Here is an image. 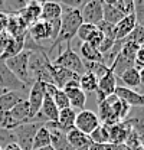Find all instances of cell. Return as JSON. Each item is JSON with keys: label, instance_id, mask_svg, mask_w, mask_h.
Masks as SVG:
<instances>
[{"label": "cell", "instance_id": "obj_19", "mask_svg": "<svg viewBox=\"0 0 144 150\" xmlns=\"http://www.w3.org/2000/svg\"><path fill=\"white\" fill-rule=\"evenodd\" d=\"M102 12H104V22L109 25H117L121 19L124 18L123 13L114 6V0H104L102 1Z\"/></svg>", "mask_w": 144, "mask_h": 150}, {"label": "cell", "instance_id": "obj_36", "mask_svg": "<svg viewBox=\"0 0 144 150\" xmlns=\"http://www.w3.org/2000/svg\"><path fill=\"white\" fill-rule=\"evenodd\" d=\"M107 150H128L126 144H112V143H109L107 144Z\"/></svg>", "mask_w": 144, "mask_h": 150}, {"label": "cell", "instance_id": "obj_37", "mask_svg": "<svg viewBox=\"0 0 144 150\" xmlns=\"http://www.w3.org/2000/svg\"><path fill=\"white\" fill-rule=\"evenodd\" d=\"M90 150H107V144H97V143H92Z\"/></svg>", "mask_w": 144, "mask_h": 150}, {"label": "cell", "instance_id": "obj_42", "mask_svg": "<svg viewBox=\"0 0 144 150\" xmlns=\"http://www.w3.org/2000/svg\"><path fill=\"white\" fill-rule=\"evenodd\" d=\"M128 150H144V146L143 147H138V149H128Z\"/></svg>", "mask_w": 144, "mask_h": 150}, {"label": "cell", "instance_id": "obj_12", "mask_svg": "<svg viewBox=\"0 0 144 150\" xmlns=\"http://www.w3.org/2000/svg\"><path fill=\"white\" fill-rule=\"evenodd\" d=\"M40 13H42V3L33 0V1H28L26 6L19 12L18 15L30 26L32 23L40 20Z\"/></svg>", "mask_w": 144, "mask_h": 150}, {"label": "cell", "instance_id": "obj_11", "mask_svg": "<svg viewBox=\"0 0 144 150\" xmlns=\"http://www.w3.org/2000/svg\"><path fill=\"white\" fill-rule=\"evenodd\" d=\"M29 93L22 91H6L0 95V111H10L13 107H16L19 103L28 100Z\"/></svg>", "mask_w": 144, "mask_h": 150}, {"label": "cell", "instance_id": "obj_30", "mask_svg": "<svg viewBox=\"0 0 144 150\" xmlns=\"http://www.w3.org/2000/svg\"><path fill=\"white\" fill-rule=\"evenodd\" d=\"M12 143H16L13 131L0 129V147L4 149L6 146H9V144H12Z\"/></svg>", "mask_w": 144, "mask_h": 150}, {"label": "cell", "instance_id": "obj_23", "mask_svg": "<svg viewBox=\"0 0 144 150\" xmlns=\"http://www.w3.org/2000/svg\"><path fill=\"white\" fill-rule=\"evenodd\" d=\"M79 87L85 94H95L98 90V79L90 72H85L79 76Z\"/></svg>", "mask_w": 144, "mask_h": 150}, {"label": "cell", "instance_id": "obj_2", "mask_svg": "<svg viewBox=\"0 0 144 150\" xmlns=\"http://www.w3.org/2000/svg\"><path fill=\"white\" fill-rule=\"evenodd\" d=\"M6 67L12 71V74L19 78L28 88L32 87L33 81L29 74V51H22L20 54L12 56L4 61Z\"/></svg>", "mask_w": 144, "mask_h": 150}, {"label": "cell", "instance_id": "obj_4", "mask_svg": "<svg viewBox=\"0 0 144 150\" xmlns=\"http://www.w3.org/2000/svg\"><path fill=\"white\" fill-rule=\"evenodd\" d=\"M101 126V120L98 117V114L92 110H82V111L76 112V118H75V129L79 130L81 133L90 136L92 131H95Z\"/></svg>", "mask_w": 144, "mask_h": 150}, {"label": "cell", "instance_id": "obj_43", "mask_svg": "<svg viewBox=\"0 0 144 150\" xmlns=\"http://www.w3.org/2000/svg\"><path fill=\"white\" fill-rule=\"evenodd\" d=\"M3 93H6V91H3V90H0V95H1V94Z\"/></svg>", "mask_w": 144, "mask_h": 150}, {"label": "cell", "instance_id": "obj_24", "mask_svg": "<svg viewBox=\"0 0 144 150\" xmlns=\"http://www.w3.org/2000/svg\"><path fill=\"white\" fill-rule=\"evenodd\" d=\"M84 62V68H85V72H90L97 79H101L104 75L109 71L107 65L104 64H100V62H87V61H82Z\"/></svg>", "mask_w": 144, "mask_h": 150}, {"label": "cell", "instance_id": "obj_40", "mask_svg": "<svg viewBox=\"0 0 144 150\" xmlns=\"http://www.w3.org/2000/svg\"><path fill=\"white\" fill-rule=\"evenodd\" d=\"M138 74H140V85H144V68L138 69Z\"/></svg>", "mask_w": 144, "mask_h": 150}, {"label": "cell", "instance_id": "obj_22", "mask_svg": "<svg viewBox=\"0 0 144 150\" xmlns=\"http://www.w3.org/2000/svg\"><path fill=\"white\" fill-rule=\"evenodd\" d=\"M46 146H51V134L49 130L43 126L39 127V130L36 131L35 137H33V144H32V150L40 149V147H46Z\"/></svg>", "mask_w": 144, "mask_h": 150}, {"label": "cell", "instance_id": "obj_38", "mask_svg": "<svg viewBox=\"0 0 144 150\" xmlns=\"http://www.w3.org/2000/svg\"><path fill=\"white\" fill-rule=\"evenodd\" d=\"M56 150H75V149H73V147H71V144H69V143L66 142V143H64V144H62L61 147H58Z\"/></svg>", "mask_w": 144, "mask_h": 150}, {"label": "cell", "instance_id": "obj_15", "mask_svg": "<svg viewBox=\"0 0 144 150\" xmlns=\"http://www.w3.org/2000/svg\"><path fill=\"white\" fill-rule=\"evenodd\" d=\"M68 100H69V105L75 111H82L85 110L87 105V94L84 93L81 88H69V90H64Z\"/></svg>", "mask_w": 144, "mask_h": 150}, {"label": "cell", "instance_id": "obj_7", "mask_svg": "<svg viewBox=\"0 0 144 150\" xmlns=\"http://www.w3.org/2000/svg\"><path fill=\"white\" fill-rule=\"evenodd\" d=\"M81 18L84 23L90 25H98L104 19V12H102V1L101 0H90L85 7L81 10Z\"/></svg>", "mask_w": 144, "mask_h": 150}, {"label": "cell", "instance_id": "obj_14", "mask_svg": "<svg viewBox=\"0 0 144 150\" xmlns=\"http://www.w3.org/2000/svg\"><path fill=\"white\" fill-rule=\"evenodd\" d=\"M9 112H10L12 118L18 123L19 126H20V124H26V123H32V121H33V118H32V115H30V107H29L28 100L19 103L18 105L13 107Z\"/></svg>", "mask_w": 144, "mask_h": 150}, {"label": "cell", "instance_id": "obj_25", "mask_svg": "<svg viewBox=\"0 0 144 150\" xmlns=\"http://www.w3.org/2000/svg\"><path fill=\"white\" fill-rule=\"evenodd\" d=\"M90 139L92 143L97 144H109V131L105 124H101L95 131L90 134Z\"/></svg>", "mask_w": 144, "mask_h": 150}, {"label": "cell", "instance_id": "obj_39", "mask_svg": "<svg viewBox=\"0 0 144 150\" xmlns=\"http://www.w3.org/2000/svg\"><path fill=\"white\" fill-rule=\"evenodd\" d=\"M3 150H22L20 147H19L16 143H12V144H9V146H6Z\"/></svg>", "mask_w": 144, "mask_h": 150}, {"label": "cell", "instance_id": "obj_44", "mask_svg": "<svg viewBox=\"0 0 144 150\" xmlns=\"http://www.w3.org/2000/svg\"><path fill=\"white\" fill-rule=\"evenodd\" d=\"M0 150H3V149H1V147H0Z\"/></svg>", "mask_w": 144, "mask_h": 150}, {"label": "cell", "instance_id": "obj_13", "mask_svg": "<svg viewBox=\"0 0 144 150\" xmlns=\"http://www.w3.org/2000/svg\"><path fill=\"white\" fill-rule=\"evenodd\" d=\"M66 140L71 144V147H73L75 150H90L91 144H92L90 136L81 133L76 129H73L72 131H69L66 134Z\"/></svg>", "mask_w": 144, "mask_h": 150}, {"label": "cell", "instance_id": "obj_18", "mask_svg": "<svg viewBox=\"0 0 144 150\" xmlns=\"http://www.w3.org/2000/svg\"><path fill=\"white\" fill-rule=\"evenodd\" d=\"M62 16V7L59 1H45L42 3V13H40V20L43 22H52L58 20Z\"/></svg>", "mask_w": 144, "mask_h": 150}, {"label": "cell", "instance_id": "obj_34", "mask_svg": "<svg viewBox=\"0 0 144 150\" xmlns=\"http://www.w3.org/2000/svg\"><path fill=\"white\" fill-rule=\"evenodd\" d=\"M7 23H9V15L0 12V32H6Z\"/></svg>", "mask_w": 144, "mask_h": 150}, {"label": "cell", "instance_id": "obj_32", "mask_svg": "<svg viewBox=\"0 0 144 150\" xmlns=\"http://www.w3.org/2000/svg\"><path fill=\"white\" fill-rule=\"evenodd\" d=\"M88 1H90V0H64V1H61V3L65 4L66 7H69V9H75V10H79V12H81Z\"/></svg>", "mask_w": 144, "mask_h": 150}, {"label": "cell", "instance_id": "obj_10", "mask_svg": "<svg viewBox=\"0 0 144 150\" xmlns=\"http://www.w3.org/2000/svg\"><path fill=\"white\" fill-rule=\"evenodd\" d=\"M108 131H109V143H112V144H124L128 134L133 131V127H131V124L128 121H120V123H117L114 126H109Z\"/></svg>", "mask_w": 144, "mask_h": 150}, {"label": "cell", "instance_id": "obj_5", "mask_svg": "<svg viewBox=\"0 0 144 150\" xmlns=\"http://www.w3.org/2000/svg\"><path fill=\"white\" fill-rule=\"evenodd\" d=\"M0 90L3 91H22L29 93V88L12 74L4 62H0Z\"/></svg>", "mask_w": 144, "mask_h": 150}, {"label": "cell", "instance_id": "obj_17", "mask_svg": "<svg viewBox=\"0 0 144 150\" xmlns=\"http://www.w3.org/2000/svg\"><path fill=\"white\" fill-rule=\"evenodd\" d=\"M136 26H137V20H136L134 15L123 18L115 25V38H117V40H124L134 30Z\"/></svg>", "mask_w": 144, "mask_h": 150}, {"label": "cell", "instance_id": "obj_3", "mask_svg": "<svg viewBox=\"0 0 144 150\" xmlns=\"http://www.w3.org/2000/svg\"><path fill=\"white\" fill-rule=\"evenodd\" d=\"M43 126V123L39 121H32V123H26V124H20L16 129H13L15 134V140L16 144L22 150H32L33 144V137H35L36 131L39 130V127Z\"/></svg>", "mask_w": 144, "mask_h": 150}, {"label": "cell", "instance_id": "obj_29", "mask_svg": "<svg viewBox=\"0 0 144 150\" xmlns=\"http://www.w3.org/2000/svg\"><path fill=\"white\" fill-rule=\"evenodd\" d=\"M97 28L101 30V33L104 35V38H109V39H115L117 40V38H115V26L114 25H109L107 22H100L98 25H97Z\"/></svg>", "mask_w": 144, "mask_h": 150}, {"label": "cell", "instance_id": "obj_1", "mask_svg": "<svg viewBox=\"0 0 144 150\" xmlns=\"http://www.w3.org/2000/svg\"><path fill=\"white\" fill-rule=\"evenodd\" d=\"M51 62L55 67L72 71L73 74L79 75V76L85 74V68H84V62H82L81 56L78 55V52H75L71 46H66L62 52H59L55 58H52Z\"/></svg>", "mask_w": 144, "mask_h": 150}, {"label": "cell", "instance_id": "obj_16", "mask_svg": "<svg viewBox=\"0 0 144 150\" xmlns=\"http://www.w3.org/2000/svg\"><path fill=\"white\" fill-rule=\"evenodd\" d=\"M75 118H76V111L73 108H65V110H61L59 115H58V120H56V124L59 126V129L64 131V133H69L75 129Z\"/></svg>", "mask_w": 144, "mask_h": 150}, {"label": "cell", "instance_id": "obj_28", "mask_svg": "<svg viewBox=\"0 0 144 150\" xmlns=\"http://www.w3.org/2000/svg\"><path fill=\"white\" fill-rule=\"evenodd\" d=\"M114 6L123 13V16L134 15V1L133 0H114Z\"/></svg>", "mask_w": 144, "mask_h": 150}, {"label": "cell", "instance_id": "obj_20", "mask_svg": "<svg viewBox=\"0 0 144 150\" xmlns=\"http://www.w3.org/2000/svg\"><path fill=\"white\" fill-rule=\"evenodd\" d=\"M78 55L81 56L82 61H87V62H100V64H104V56H102V54L97 48L91 46L90 43H85V42L79 45V54Z\"/></svg>", "mask_w": 144, "mask_h": 150}, {"label": "cell", "instance_id": "obj_9", "mask_svg": "<svg viewBox=\"0 0 144 150\" xmlns=\"http://www.w3.org/2000/svg\"><path fill=\"white\" fill-rule=\"evenodd\" d=\"M114 94H115L120 100H123L126 104H128L130 107L144 108V94L138 93V91H136V90L126 88V87H123V85H117Z\"/></svg>", "mask_w": 144, "mask_h": 150}, {"label": "cell", "instance_id": "obj_6", "mask_svg": "<svg viewBox=\"0 0 144 150\" xmlns=\"http://www.w3.org/2000/svg\"><path fill=\"white\" fill-rule=\"evenodd\" d=\"M45 100V84L40 81H35L32 84V87L29 88V94H28V103L30 107V115L32 118H35L40 111V107L43 104Z\"/></svg>", "mask_w": 144, "mask_h": 150}, {"label": "cell", "instance_id": "obj_31", "mask_svg": "<svg viewBox=\"0 0 144 150\" xmlns=\"http://www.w3.org/2000/svg\"><path fill=\"white\" fill-rule=\"evenodd\" d=\"M134 16L137 20V25H144V0L134 1Z\"/></svg>", "mask_w": 144, "mask_h": 150}, {"label": "cell", "instance_id": "obj_41", "mask_svg": "<svg viewBox=\"0 0 144 150\" xmlns=\"http://www.w3.org/2000/svg\"><path fill=\"white\" fill-rule=\"evenodd\" d=\"M36 150H55L52 146H46V147H40V149H36Z\"/></svg>", "mask_w": 144, "mask_h": 150}, {"label": "cell", "instance_id": "obj_8", "mask_svg": "<svg viewBox=\"0 0 144 150\" xmlns=\"http://www.w3.org/2000/svg\"><path fill=\"white\" fill-rule=\"evenodd\" d=\"M117 85H118L117 76L112 74L111 71H108L101 79H98V90H97V93H95L98 103L104 101L109 95H114Z\"/></svg>", "mask_w": 144, "mask_h": 150}, {"label": "cell", "instance_id": "obj_33", "mask_svg": "<svg viewBox=\"0 0 144 150\" xmlns=\"http://www.w3.org/2000/svg\"><path fill=\"white\" fill-rule=\"evenodd\" d=\"M134 64H136V68H137V69L144 68V45L137 49L136 56H134Z\"/></svg>", "mask_w": 144, "mask_h": 150}, {"label": "cell", "instance_id": "obj_27", "mask_svg": "<svg viewBox=\"0 0 144 150\" xmlns=\"http://www.w3.org/2000/svg\"><path fill=\"white\" fill-rule=\"evenodd\" d=\"M124 40L134 42V43H137L138 46H143L144 45V25H137V26L134 28V30H133Z\"/></svg>", "mask_w": 144, "mask_h": 150}, {"label": "cell", "instance_id": "obj_35", "mask_svg": "<svg viewBox=\"0 0 144 150\" xmlns=\"http://www.w3.org/2000/svg\"><path fill=\"white\" fill-rule=\"evenodd\" d=\"M9 39H10V36H9L6 32H0V54L4 51V48H6Z\"/></svg>", "mask_w": 144, "mask_h": 150}, {"label": "cell", "instance_id": "obj_26", "mask_svg": "<svg viewBox=\"0 0 144 150\" xmlns=\"http://www.w3.org/2000/svg\"><path fill=\"white\" fill-rule=\"evenodd\" d=\"M95 29H97V26L95 25H90V23H82L81 26H79V29H78V32H76V36L75 39H78L79 42H87L90 36L95 32Z\"/></svg>", "mask_w": 144, "mask_h": 150}, {"label": "cell", "instance_id": "obj_21", "mask_svg": "<svg viewBox=\"0 0 144 150\" xmlns=\"http://www.w3.org/2000/svg\"><path fill=\"white\" fill-rule=\"evenodd\" d=\"M117 81H121L123 82V87L130 88V90L138 88L140 87V74H138V69L137 68L127 69L126 72H123L117 78Z\"/></svg>", "mask_w": 144, "mask_h": 150}]
</instances>
